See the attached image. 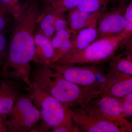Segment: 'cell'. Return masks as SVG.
Wrapping results in <instances>:
<instances>
[{
	"instance_id": "cell-5",
	"label": "cell",
	"mask_w": 132,
	"mask_h": 132,
	"mask_svg": "<svg viewBox=\"0 0 132 132\" xmlns=\"http://www.w3.org/2000/svg\"><path fill=\"white\" fill-rule=\"evenodd\" d=\"M51 67L65 79L86 89L101 93L106 80V72L93 65L77 66L75 64H54Z\"/></svg>"
},
{
	"instance_id": "cell-15",
	"label": "cell",
	"mask_w": 132,
	"mask_h": 132,
	"mask_svg": "<svg viewBox=\"0 0 132 132\" xmlns=\"http://www.w3.org/2000/svg\"><path fill=\"white\" fill-rule=\"evenodd\" d=\"M112 0H82L76 8L86 12L95 13L104 12L108 4Z\"/></svg>"
},
{
	"instance_id": "cell-7",
	"label": "cell",
	"mask_w": 132,
	"mask_h": 132,
	"mask_svg": "<svg viewBox=\"0 0 132 132\" xmlns=\"http://www.w3.org/2000/svg\"><path fill=\"white\" fill-rule=\"evenodd\" d=\"M85 106L101 118L118 125L125 132H132V123L124 113L120 99L100 95Z\"/></svg>"
},
{
	"instance_id": "cell-20",
	"label": "cell",
	"mask_w": 132,
	"mask_h": 132,
	"mask_svg": "<svg viewBox=\"0 0 132 132\" xmlns=\"http://www.w3.org/2000/svg\"><path fill=\"white\" fill-rule=\"evenodd\" d=\"M125 26L121 33L125 36L124 44L129 41L132 35V3L130 2L126 8L125 14Z\"/></svg>"
},
{
	"instance_id": "cell-2",
	"label": "cell",
	"mask_w": 132,
	"mask_h": 132,
	"mask_svg": "<svg viewBox=\"0 0 132 132\" xmlns=\"http://www.w3.org/2000/svg\"><path fill=\"white\" fill-rule=\"evenodd\" d=\"M31 78L32 82L71 108L85 106L101 94L68 81L51 66L40 65L32 71Z\"/></svg>"
},
{
	"instance_id": "cell-21",
	"label": "cell",
	"mask_w": 132,
	"mask_h": 132,
	"mask_svg": "<svg viewBox=\"0 0 132 132\" xmlns=\"http://www.w3.org/2000/svg\"><path fill=\"white\" fill-rule=\"evenodd\" d=\"M103 12H104L91 13L82 11L75 8L69 10V12L68 14V22L89 19L98 15L103 14Z\"/></svg>"
},
{
	"instance_id": "cell-10",
	"label": "cell",
	"mask_w": 132,
	"mask_h": 132,
	"mask_svg": "<svg viewBox=\"0 0 132 132\" xmlns=\"http://www.w3.org/2000/svg\"><path fill=\"white\" fill-rule=\"evenodd\" d=\"M126 8L121 6L109 13L102 15L99 19L97 29L98 39L117 35L123 31L125 26Z\"/></svg>"
},
{
	"instance_id": "cell-30",
	"label": "cell",
	"mask_w": 132,
	"mask_h": 132,
	"mask_svg": "<svg viewBox=\"0 0 132 132\" xmlns=\"http://www.w3.org/2000/svg\"><path fill=\"white\" fill-rule=\"evenodd\" d=\"M46 2L48 3H51L54 2L56 1H59V0H45Z\"/></svg>"
},
{
	"instance_id": "cell-13",
	"label": "cell",
	"mask_w": 132,
	"mask_h": 132,
	"mask_svg": "<svg viewBox=\"0 0 132 132\" xmlns=\"http://www.w3.org/2000/svg\"><path fill=\"white\" fill-rule=\"evenodd\" d=\"M97 24H93L79 31L72 40L71 49L67 53L82 50L93 42L97 37Z\"/></svg>"
},
{
	"instance_id": "cell-25",
	"label": "cell",
	"mask_w": 132,
	"mask_h": 132,
	"mask_svg": "<svg viewBox=\"0 0 132 132\" xmlns=\"http://www.w3.org/2000/svg\"><path fill=\"white\" fill-rule=\"evenodd\" d=\"M7 39L4 33L0 32V62L5 59L8 49Z\"/></svg>"
},
{
	"instance_id": "cell-22",
	"label": "cell",
	"mask_w": 132,
	"mask_h": 132,
	"mask_svg": "<svg viewBox=\"0 0 132 132\" xmlns=\"http://www.w3.org/2000/svg\"><path fill=\"white\" fill-rule=\"evenodd\" d=\"M72 39L71 38L66 40L58 49L55 51L53 65L55 64L69 51L72 46Z\"/></svg>"
},
{
	"instance_id": "cell-28",
	"label": "cell",
	"mask_w": 132,
	"mask_h": 132,
	"mask_svg": "<svg viewBox=\"0 0 132 132\" xmlns=\"http://www.w3.org/2000/svg\"><path fill=\"white\" fill-rule=\"evenodd\" d=\"M65 40L60 36L56 34L55 35L53 38L51 40L52 46L54 48V52L61 46L62 44Z\"/></svg>"
},
{
	"instance_id": "cell-8",
	"label": "cell",
	"mask_w": 132,
	"mask_h": 132,
	"mask_svg": "<svg viewBox=\"0 0 132 132\" xmlns=\"http://www.w3.org/2000/svg\"><path fill=\"white\" fill-rule=\"evenodd\" d=\"M72 118L79 132H123L115 123L101 118L85 106L71 108Z\"/></svg>"
},
{
	"instance_id": "cell-14",
	"label": "cell",
	"mask_w": 132,
	"mask_h": 132,
	"mask_svg": "<svg viewBox=\"0 0 132 132\" xmlns=\"http://www.w3.org/2000/svg\"><path fill=\"white\" fill-rule=\"evenodd\" d=\"M109 61V69L132 76V52L128 53L125 57L121 55H114Z\"/></svg>"
},
{
	"instance_id": "cell-23",
	"label": "cell",
	"mask_w": 132,
	"mask_h": 132,
	"mask_svg": "<svg viewBox=\"0 0 132 132\" xmlns=\"http://www.w3.org/2000/svg\"><path fill=\"white\" fill-rule=\"evenodd\" d=\"M122 102L123 112L128 118L132 116V93L120 99Z\"/></svg>"
},
{
	"instance_id": "cell-3",
	"label": "cell",
	"mask_w": 132,
	"mask_h": 132,
	"mask_svg": "<svg viewBox=\"0 0 132 132\" xmlns=\"http://www.w3.org/2000/svg\"><path fill=\"white\" fill-rule=\"evenodd\" d=\"M124 41L125 37L121 32L117 35L100 38L82 50L66 54L54 64L104 63L114 56L116 50Z\"/></svg>"
},
{
	"instance_id": "cell-32",
	"label": "cell",
	"mask_w": 132,
	"mask_h": 132,
	"mask_svg": "<svg viewBox=\"0 0 132 132\" xmlns=\"http://www.w3.org/2000/svg\"><path fill=\"white\" fill-rule=\"evenodd\" d=\"M1 75V69H0V75Z\"/></svg>"
},
{
	"instance_id": "cell-6",
	"label": "cell",
	"mask_w": 132,
	"mask_h": 132,
	"mask_svg": "<svg viewBox=\"0 0 132 132\" xmlns=\"http://www.w3.org/2000/svg\"><path fill=\"white\" fill-rule=\"evenodd\" d=\"M41 120L39 111L28 94H22L5 119L8 132H27Z\"/></svg>"
},
{
	"instance_id": "cell-16",
	"label": "cell",
	"mask_w": 132,
	"mask_h": 132,
	"mask_svg": "<svg viewBox=\"0 0 132 132\" xmlns=\"http://www.w3.org/2000/svg\"><path fill=\"white\" fill-rule=\"evenodd\" d=\"M60 13L54 10L46 15L43 19L40 24V32L50 39L54 34L55 30L54 23L56 17Z\"/></svg>"
},
{
	"instance_id": "cell-29",
	"label": "cell",
	"mask_w": 132,
	"mask_h": 132,
	"mask_svg": "<svg viewBox=\"0 0 132 132\" xmlns=\"http://www.w3.org/2000/svg\"><path fill=\"white\" fill-rule=\"evenodd\" d=\"M8 132V131L5 124V119L0 115V132Z\"/></svg>"
},
{
	"instance_id": "cell-26",
	"label": "cell",
	"mask_w": 132,
	"mask_h": 132,
	"mask_svg": "<svg viewBox=\"0 0 132 132\" xmlns=\"http://www.w3.org/2000/svg\"><path fill=\"white\" fill-rule=\"evenodd\" d=\"M53 132H78L79 129L74 125H62L52 128Z\"/></svg>"
},
{
	"instance_id": "cell-9",
	"label": "cell",
	"mask_w": 132,
	"mask_h": 132,
	"mask_svg": "<svg viewBox=\"0 0 132 132\" xmlns=\"http://www.w3.org/2000/svg\"><path fill=\"white\" fill-rule=\"evenodd\" d=\"M101 95L121 99L132 93V76L109 69Z\"/></svg>"
},
{
	"instance_id": "cell-17",
	"label": "cell",
	"mask_w": 132,
	"mask_h": 132,
	"mask_svg": "<svg viewBox=\"0 0 132 132\" xmlns=\"http://www.w3.org/2000/svg\"><path fill=\"white\" fill-rule=\"evenodd\" d=\"M22 1L23 0H0V5L15 19L21 14L27 5Z\"/></svg>"
},
{
	"instance_id": "cell-18",
	"label": "cell",
	"mask_w": 132,
	"mask_h": 132,
	"mask_svg": "<svg viewBox=\"0 0 132 132\" xmlns=\"http://www.w3.org/2000/svg\"><path fill=\"white\" fill-rule=\"evenodd\" d=\"M82 0H59L50 3V9L58 13L63 14L68 10L77 7Z\"/></svg>"
},
{
	"instance_id": "cell-1",
	"label": "cell",
	"mask_w": 132,
	"mask_h": 132,
	"mask_svg": "<svg viewBox=\"0 0 132 132\" xmlns=\"http://www.w3.org/2000/svg\"><path fill=\"white\" fill-rule=\"evenodd\" d=\"M38 15V5L27 3L15 19L11 41L1 69L5 77L26 86L31 83V63L35 57V35Z\"/></svg>"
},
{
	"instance_id": "cell-4",
	"label": "cell",
	"mask_w": 132,
	"mask_h": 132,
	"mask_svg": "<svg viewBox=\"0 0 132 132\" xmlns=\"http://www.w3.org/2000/svg\"><path fill=\"white\" fill-rule=\"evenodd\" d=\"M28 91L33 104L39 111L41 119L48 129L63 124H73L71 108L64 105L34 82Z\"/></svg>"
},
{
	"instance_id": "cell-31",
	"label": "cell",
	"mask_w": 132,
	"mask_h": 132,
	"mask_svg": "<svg viewBox=\"0 0 132 132\" xmlns=\"http://www.w3.org/2000/svg\"><path fill=\"white\" fill-rule=\"evenodd\" d=\"M118 1H119L121 3H123L126 2L127 0H118Z\"/></svg>"
},
{
	"instance_id": "cell-24",
	"label": "cell",
	"mask_w": 132,
	"mask_h": 132,
	"mask_svg": "<svg viewBox=\"0 0 132 132\" xmlns=\"http://www.w3.org/2000/svg\"><path fill=\"white\" fill-rule=\"evenodd\" d=\"M10 14L5 8L0 5V32L4 33L9 24Z\"/></svg>"
},
{
	"instance_id": "cell-11",
	"label": "cell",
	"mask_w": 132,
	"mask_h": 132,
	"mask_svg": "<svg viewBox=\"0 0 132 132\" xmlns=\"http://www.w3.org/2000/svg\"><path fill=\"white\" fill-rule=\"evenodd\" d=\"M21 87L17 82L5 77L0 80V115L5 119L22 94Z\"/></svg>"
},
{
	"instance_id": "cell-12",
	"label": "cell",
	"mask_w": 132,
	"mask_h": 132,
	"mask_svg": "<svg viewBox=\"0 0 132 132\" xmlns=\"http://www.w3.org/2000/svg\"><path fill=\"white\" fill-rule=\"evenodd\" d=\"M35 55L34 61L43 65L53 64L54 50L50 38L39 32L35 35Z\"/></svg>"
},
{
	"instance_id": "cell-19",
	"label": "cell",
	"mask_w": 132,
	"mask_h": 132,
	"mask_svg": "<svg viewBox=\"0 0 132 132\" xmlns=\"http://www.w3.org/2000/svg\"><path fill=\"white\" fill-rule=\"evenodd\" d=\"M103 14L82 20L68 22L71 27L70 29L72 31V34L76 36L77 33L82 29L97 23L99 19Z\"/></svg>"
},
{
	"instance_id": "cell-27",
	"label": "cell",
	"mask_w": 132,
	"mask_h": 132,
	"mask_svg": "<svg viewBox=\"0 0 132 132\" xmlns=\"http://www.w3.org/2000/svg\"><path fill=\"white\" fill-rule=\"evenodd\" d=\"M68 22L63 17V14H60L57 15L54 23L55 31H57L67 28Z\"/></svg>"
}]
</instances>
